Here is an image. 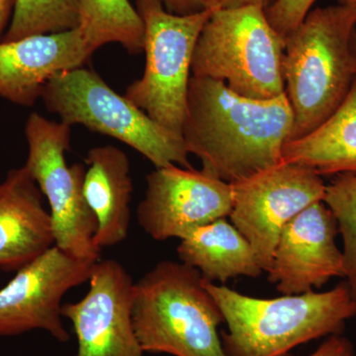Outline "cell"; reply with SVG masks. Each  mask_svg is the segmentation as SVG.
Here are the masks:
<instances>
[{"label": "cell", "mask_w": 356, "mask_h": 356, "mask_svg": "<svg viewBox=\"0 0 356 356\" xmlns=\"http://www.w3.org/2000/svg\"><path fill=\"white\" fill-rule=\"evenodd\" d=\"M88 294L62 307L72 323L77 356H145L132 318L134 282L113 259L98 261L89 275Z\"/></svg>", "instance_id": "cell-12"}, {"label": "cell", "mask_w": 356, "mask_h": 356, "mask_svg": "<svg viewBox=\"0 0 356 356\" xmlns=\"http://www.w3.org/2000/svg\"><path fill=\"white\" fill-rule=\"evenodd\" d=\"M216 301L228 332L222 334L227 356H282L293 348L343 332L356 316V295L348 281L329 291L254 298L203 280Z\"/></svg>", "instance_id": "cell-2"}, {"label": "cell", "mask_w": 356, "mask_h": 356, "mask_svg": "<svg viewBox=\"0 0 356 356\" xmlns=\"http://www.w3.org/2000/svg\"><path fill=\"white\" fill-rule=\"evenodd\" d=\"M95 262L65 254L56 245L16 271L0 289V337L42 330L67 343L62 301L65 293L88 281Z\"/></svg>", "instance_id": "cell-11"}, {"label": "cell", "mask_w": 356, "mask_h": 356, "mask_svg": "<svg viewBox=\"0 0 356 356\" xmlns=\"http://www.w3.org/2000/svg\"><path fill=\"white\" fill-rule=\"evenodd\" d=\"M356 7H318L285 37L282 76L293 112L289 140L308 135L346 99L356 77Z\"/></svg>", "instance_id": "cell-3"}, {"label": "cell", "mask_w": 356, "mask_h": 356, "mask_svg": "<svg viewBox=\"0 0 356 356\" xmlns=\"http://www.w3.org/2000/svg\"><path fill=\"white\" fill-rule=\"evenodd\" d=\"M177 254L180 261L213 283L238 276L257 278L264 273L250 243L226 219L201 227L181 240Z\"/></svg>", "instance_id": "cell-17"}, {"label": "cell", "mask_w": 356, "mask_h": 356, "mask_svg": "<svg viewBox=\"0 0 356 356\" xmlns=\"http://www.w3.org/2000/svg\"><path fill=\"white\" fill-rule=\"evenodd\" d=\"M132 318L145 353L227 356L218 327L219 306L197 269L163 261L134 283Z\"/></svg>", "instance_id": "cell-4"}, {"label": "cell", "mask_w": 356, "mask_h": 356, "mask_svg": "<svg viewBox=\"0 0 356 356\" xmlns=\"http://www.w3.org/2000/svg\"><path fill=\"white\" fill-rule=\"evenodd\" d=\"M233 186L204 172L177 165L147 175L138 222L152 238L184 240L201 227L226 219L233 210Z\"/></svg>", "instance_id": "cell-10"}, {"label": "cell", "mask_w": 356, "mask_h": 356, "mask_svg": "<svg viewBox=\"0 0 356 356\" xmlns=\"http://www.w3.org/2000/svg\"><path fill=\"white\" fill-rule=\"evenodd\" d=\"M79 23L76 0H14L10 24L1 41L69 31Z\"/></svg>", "instance_id": "cell-20"}, {"label": "cell", "mask_w": 356, "mask_h": 356, "mask_svg": "<svg viewBox=\"0 0 356 356\" xmlns=\"http://www.w3.org/2000/svg\"><path fill=\"white\" fill-rule=\"evenodd\" d=\"M14 0H0V41L10 17H13Z\"/></svg>", "instance_id": "cell-26"}, {"label": "cell", "mask_w": 356, "mask_h": 356, "mask_svg": "<svg viewBox=\"0 0 356 356\" xmlns=\"http://www.w3.org/2000/svg\"><path fill=\"white\" fill-rule=\"evenodd\" d=\"M24 166L0 184V267L19 270L55 245L50 212Z\"/></svg>", "instance_id": "cell-15"}, {"label": "cell", "mask_w": 356, "mask_h": 356, "mask_svg": "<svg viewBox=\"0 0 356 356\" xmlns=\"http://www.w3.org/2000/svg\"><path fill=\"white\" fill-rule=\"evenodd\" d=\"M231 184L234 204L229 217L266 273L285 225L312 204L324 200L327 186L315 170L286 161Z\"/></svg>", "instance_id": "cell-9"}, {"label": "cell", "mask_w": 356, "mask_h": 356, "mask_svg": "<svg viewBox=\"0 0 356 356\" xmlns=\"http://www.w3.org/2000/svg\"><path fill=\"white\" fill-rule=\"evenodd\" d=\"M293 121L285 93L252 99L222 81L192 76L181 135L204 172L234 184L282 163Z\"/></svg>", "instance_id": "cell-1"}, {"label": "cell", "mask_w": 356, "mask_h": 356, "mask_svg": "<svg viewBox=\"0 0 356 356\" xmlns=\"http://www.w3.org/2000/svg\"><path fill=\"white\" fill-rule=\"evenodd\" d=\"M168 13L187 15L206 9V0H161Z\"/></svg>", "instance_id": "cell-24"}, {"label": "cell", "mask_w": 356, "mask_h": 356, "mask_svg": "<svg viewBox=\"0 0 356 356\" xmlns=\"http://www.w3.org/2000/svg\"><path fill=\"white\" fill-rule=\"evenodd\" d=\"M91 55L79 28L0 41V96L32 106L54 76L83 67Z\"/></svg>", "instance_id": "cell-14"}, {"label": "cell", "mask_w": 356, "mask_h": 356, "mask_svg": "<svg viewBox=\"0 0 356 356\" xmlns=\"http://www.w3.org/2000/svg\"><path fill=\"white\" fill-rule=\"evenodd\" d=\"M339 234L336 217L323 201L301 211L281 232L267 271L269 282L284 295H299L332 278H346Z\"/></svg>", "instance_id": "cell-13"}, {"label": "cell", "mask_w": 356, "mask_h": 356, "mask_svg": "<svg viewBox=\"0 0 356 356\" xmlns=\"http://www.w3.org/2000/svg\"><path fill=\"white\" fill-rule=\"evenodd\" d=\"M316 1L317 0H275L266 9L267 20L285 39L303 22Z\"/></svg>", "instance_id": "cell-22"}, {"label": "cell", "mask_w": 356, "mask_h": 356, "mask_svg": "<svg viewBox=\"0 0 356 356\" xmlns=\"http://www.w3.org/2000/svg\"><path fill=\"white\" fill-rule=\"evenodd\" d=\"M28 156L25 168L50 206L55 245L83 261H99L96 247L97 224L83 194L86 165H69L72 127L32 113L26 122Z\"/></svg>", "instance_id": "cell-8"}, {"label": "cell", "mask_w": 356, "mask_h": 356, "mask_svg": "<svg viewBox=\"0 0 356 356\" xmlns=\"http://www.w3.org/2000/svg\"><path fill=\"white\" fill-rule=\"evenodd\" d=\"M136 8L144 22L146 67L126 89L125 97L159 125L181 135L192 58L213 10L177 15L168 13L161 0H136Z\"/></svg>", "instance_id": "cell-7"}, {"label": "cell", "mask_w": 356, "mask_h": 356, "mask_svg": "<svg viewBox=\"0 0 356 356\" xmlns=\"http://www.w3.org/2000/svg\"><path fill=\"white\" fill-rule=\"evenodd\" d=\"M309 356H355V348L350 339L336 334L330 337Z\"/></svg>", "instance_id": "cell-23"}, {"label": "cell", "mask_w": 356, "mask_h": 356, "mask_svg": "<svg viewBox=\"0 0 356 356\" xmlns=\"http://www.w3.org/2000/svg\"><path fill=\"white\" fill-rule=\"evenodd\" d=\"M275 0H206V8L218 9L238 8L245 6L261 7L266 10Z\"/></svg>", "instance_id": "cell-25"}, {"label": "cell", "mask_w": 356, "mask_h": 356, "mask_svg": "<svg viewBox=\"0 0 356 356\" xmlns=\"http://www.w3.org/2000/svg\"><path fill=\"white\" fill-rule=\"evenodd\" d=\"M132 192L127 154L114 146L95 147L88 152L83 194L97 224L95 243L100 250L128 238Z\"/></svg>", "instance_id": "cell-16"}, {"label": "cell", "mask_w": 356, "mask_h": 356, "mask_svg": "<svg viewBox=\"0 0 356 356\" xmlns=\"http://www.w3.org/2000/svg\"><path fill=\"white\" fill-rule=\"evenodd\" d=\"M339 4L356 7V0H337Z\"/></svg>", "instance_id": "cell-27"}, {"label": "cell", "mask_w": 356, "mask_h": 356, "mask_svg": "<svg viewBox=\"0 0 356 356\" xmlns=\"http://www.w3.org/2000/svg\"><path fill=\"white\" fill-rule=\"evenodd\" d=\"M41 98L63 123L81 125L120 140L156 168L170 165L193 168L181 135L159 125L92 70L81 67L58 74L44 86Z\"/></svg>", "instance_id": "cell-6"}, {"label": "cell", "mask_w": 356, "mask_h": 356, "mask_svg": "<svg viewBox=\"0 0 356 356\" xmlns=\"http://www.w3.org/2000/svg\"><path fill=\"white\" fill-rule=\"evenodd\" d=\"M283 161L323 175L356 173V77L341 106L313 132L289 140Z\"/></svg>", "instance_id": "cell-18"}, {"label": "cell", "mask_w": 356, "mask_h": 356, "mask_svg": "<svg viewBox=\"0 0 356 356\" xmlns=\"http://www.w3.org/2000/svg\"><path fill=\"white\" fill-rule=\"evenodd\" d=\"M351 49H353V53L356 60V31L353 34V39H351Z\"/></svg>", "instance_id": "cell-28"}, {"label": "cell", "mask_w": 356, "mask_h": 356, "mask_svg": "<svg viewBox=\"0 0 356 356\" xmlns=\"http://www.w3.org/2000/svg\"><path fill=\"white\" fill-rule=\"evenodd\" d=\"M79 29L91 54L120 44L131 55L144 51V22L130 0H76Z\"/></svg>", "instance_id": "cell-19"}, {"label": "cell", "mask_w": 356, "mask_h": 356, "mask_svg": "<svg viewBox=\"0 0 356 356\" xmlns=\"http://www.w3.org/2000/svg\"><path fill=\"white\" fill-rule=\"evenodd\" d=\"M323 202L336 217L343 238L346 280L356 295V173H341L325 186Z\"/></svg>", "instance_id": "cell-21"}, {"label": "cell", "mask_w": 356, "mask_h": 356, "mask_svg": "<svg viewBox=\"0 0 356 356\" xmlns=\"http://www.w3.org/2000/svg\"><path fill=\"white\" fill-rule=\"evenodd\" d=\"M284 46L261 7L213 10L196 44L192 76L222 81L245 97L273 99L285 93Z\"/></svg>", "instance_id": "cell-5"}]
</instances>
